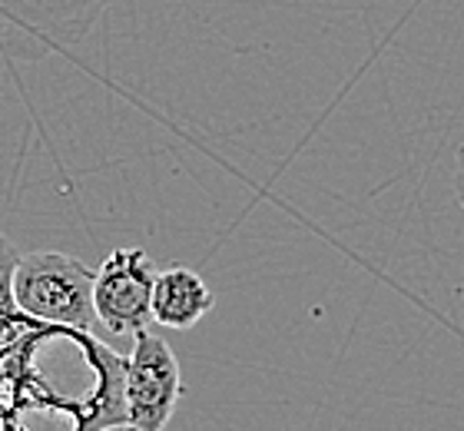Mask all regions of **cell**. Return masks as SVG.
Returning <instances> with one entry per match:
<instances>
[{"label": "cell", "mask_w": 464, "mask_h": 431, "mask_svg": "<svg viewBox=\"0 0 464 431\" xmlns=\"http://www.w3.org/2000/svg\"><path fill=\"white\" fill-rule=\"evenodd\" d=\"M93 272L97 269L67 252H27L14 266V306L37 322L90 332V326L97 322Z\"/></svg>", "instance_id": "obj_1"}, {"label": "cell", "mask_w": 464, "mask_h": 431, "mask_svg": "<svg viewBox=\"0 0 464 431\" xmlns=\"http://www.w3.org/2000/svg\"><path fill=\"white\" fill-rule=\"evenodd\" d=\"M116 0H0V57L34 64L77 47Z\"/></svg>", "instance_id": "obj_2"}, {"label": "cell", "mask_w": 464, "mask_h": 431, "mask_svg": "<svg viewBox=\"0 0 464 431\" xmlns=\"http://www.w3.org/2000/svg\"><path fill=\"white\" fill-rule=\"evenodd\" d=\"M183 398L179 358L160 332L146 326L123 358V418L133 431H163Z\"/></svg>", "instance_id": "obj_3"}, {"label": "cell", "mask_w": 464, "mask_h": 431, "mask_svg": "<svg viewBox=\"0 0 464 431\" xmlns=\"http://www.w3.org/2000/svg\"><path fill=\"white\" fill-rule=\"evenodd\" d=\"M156 266L143 250H113L93 272V316L113 338L136 336L153 322Z\"/></svg>", "instance_id": "obj_4"}, {"label": "cell", "mask_w": 464, "mask_h": 431, "mask_svg": "<svg viewBox=\"0 0 464 431\" xmlns=\"http://www.w3.org/2000/svg\"><path fill=\"white\" fill-rule=\"evenodd\" d=\"M213 302V289L206 286V279L193 269L173 266L166 272H156L153 299H150V312H153L156 326L193 328L196 322H203Z\"/></svg>", "instance_id": "obj_5"}, {"label": "cell", "mask_w": 464, "mask_h": 431, "mask_svg": "<svg viewBox=\"0 0 464 431\" xmlns=\"http://www.w3.org/2000/svg\"><path fill=\"white\" fill-rule=\"evenodd\" d=\"M20 252L14 250V242L0 232V326L7 322L17 306H14V292H10V282H14V266H17Z\"/></svg>", "instance_id": "obj_6"}, {"label": "cell", "mask_w": 464, "mask_h": 431, "mask_svg": "<svg viewBox=\"0 0 464 431\" xmlns=\"http://www.w3.org/2000/svg\"><path fill=\"white\" fill-rule=\"evenodd\" d=\"M455 196L464 206V143L458 146V153H455Z\"/></svg>", "instance_id": "obj_7"}, {"label": "cell", "mask_w": 464, "mask_h": 431, "mask_svg": "<svg viewBox=\"0 0 464 431\" xmlns=\"http://www.w3.org/2000/svg\"><path fill=\"white\" fill-rule=\"evenodd\" d=\"M103 431H133V428H126V425H113V428H103Z\"/></svg>", "instance_id": "obj_8"}]
</instances>
